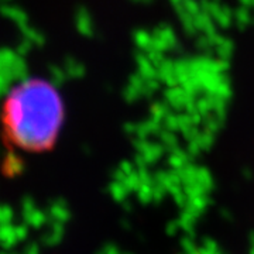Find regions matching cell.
I'll return each mask as SVG.
<instances>
[{
	"instance_id": "obj_1",
	"label": "cell",
	"mask_w": 254,
	"mask_h": 254,
	"mask_svg": "<svg viewBox=\"0 0 254 254\" xmlns=\"http://www.w3.org/2000/svg\"><path fill=\"white\" fill-rule=\"evenodd\" d=\"M65 122L63 95L46 78H23L0 102V134L16 151L44 154L55 144Z\"/></svg>"
}]
</instances>
